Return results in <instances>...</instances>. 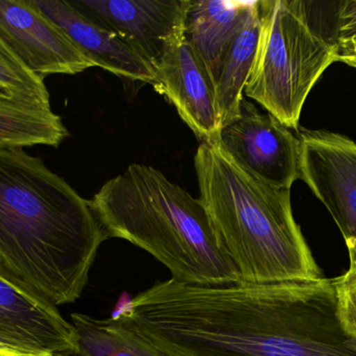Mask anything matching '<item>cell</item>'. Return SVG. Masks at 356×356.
Instances as JSON below:
<instances>
[{
    "instance_id": "obj_21",
    "label": "cell",
    "mask_w": 356,
    "mask_h": 356,
    "mask_svg": "<svg viewBox=\"0 0 356 356\" xmlns=\"http://www.w3.org/2000/svg\"><path fill=\"white\" fill-rule=\"evenodd\" d=\"M37 356H66L63 355H37Z\"/></svg>"
},
{
    "instance_id": "obj_16",
    "label": "cell",
    "mask_w": 356,
    "mask_h": 356,
    "mask_svg": "<svg viewBox=\"0 0 356 356\" xmlns=\"http://www.w3.org/2000/svg\"><path fill=\"white\" fill-rule=\"evenodd\" d=\"M309 31L334 54L336 62L356 68V0H298Z\"/></svg>"
},
{
    "instance_id": "obj_13",
    "label": "cell",
    "mask_w": 356,
    "mask_h": 356,
    "mask_svg": "<svg viewBox=\"0 0 356 356\" xmlns=\"http://www.w3.org/2000/svg\"><path fill=\"white\" fill-rule=\"evenodd\" d=\"M245 0H190L184 39L213 85L220 60L254 6Z\"/></svg>"
},
{
    "instance_id": "obj_7",
    "label": "cell",
    "mask_w": 356,
    "mask_h": 356,
    "mask_svg": "<svg viewBox=\"0 0 356 356\" xmlns=\"http://www.w3.org/2000/svg\"><path fill=\"white\" fill-rule=\"evenodd\" d=\"M300 179L323 203L356 265V144L328 131L301 130Z\"/></svg>"
},
{
    "instance_id": "obj_12",
    "label": "cell",
    "mask_w": 356,
    "mask_h": 356,
    "mask_svg": "<svg viewBox=\"0 0 356 356\" xmlns=\"http://www.w3.org/2000/svg\"><path fill=\"white\" fill-rule=\"evenodd\" d=\"M156 91L177 108L201 142L217 144L221 121L211 79L186 40L171 49L156 68Z\"/></svg>"
},
{
    "instance_id": "obj_8",
    "label": "cell",
    "mask_w": 356,
    "mask_h": 356,
    "mask_svg": "<svg viewBox=\"0 0 356 356\" xmlns=\"http://www.w3.org/2000/svg\"><path fill=\"white\" fill-rule=\"evenodd\" d=\"M73 6L124 38L154 68L184 40L190 0H76Z\"/></svg>"
},
{
    "instance_id": "obj_15",
    "label": "cell",
    "mask_w": 356,
    "mask_h": 356,
    "mask_svg": "<svg viewBox=\"0 0 356 356\" xmlns=\"http://www.w3.org/2000/svg\"><path fill=\"white\" fill-rule=\"evenodd\" d=\"M68 135L62 118L51 109L0 92V148H58Z\"/></svg>"
},
{
    "instance_id": "obj_5",
    "label": "cell",
    "mask_w": 356,
    "mask_h": 356,
    "mask_svg": "<svg viewBox=\"0 0 356 356\" xmlns=\"http://www.w3.org/2000/svg\"><path fill=\"white\" fill-rule=\"evenodd\" d=\"M259 41L244 96L298 131L312 88L336 62L332 50L305 23L298 0H259Z\"/></svg>"
},
{
    "instance_id": "obj_4",
    "label": "cell",
    "mask_w": 356,
    "mask_h": 356,
    "mask_svg": "<svg viewBox=\"0 0 356 356\" xmlns=\"http://www.w3.org/2000/svg\"><path fill=\"white\" fill-rule=\"evenodd\" d=\"M106 235L127 240L166 265L175 281H241L199 199L148 165L133 164L90 200Z\"/></svg>"
},
{
    "instance_id": "obj_19",
    "label": "cell",
    "mask_w": 356,
    "mask_h": 356,
    "mask_svg": "<svg viewBox=\"0 0 356 356\" xmlns=\"http://www.w3.org/2000/svg\"><path fill=\"white\" fill-rule=\"evenodd\" d=\"M332 280L341 323L345 332L356 343V265H349L343 275Z\"/></svg>"
},
{
    "instance_id": "obj_11",
    "label": "cell",
    "mask_w": 356,
    "mask_h": 356,
    "mask_svg": "<svg viewBox=\"0 0 356 356\" xmlns=\"http://www.w3.org/2000/svg\"><path fill=\"white\" fill-rule=\"evenodd\" d=\"M95 64L117 77L156 86V70L124 38L98 24L66 0H33Z\"/></svg>"
},
{
    "instance_id": "obj_6",
    "label": "cell",
    "mask_w": 356,
    "mask_h": 356,
    "mask_svg": "<svg viewBox=\"0 0 356 356\" xmlns=\"http://www.w3.org/2000/svg\"><path fill=\"white\" fill-rule=\"evenodd\" d=\"M218 144L241 169L274 187L291 189L300 179L298 136L245 98L238 116L221 127Z\"/></svg>"
},
{
    "instance_id": "obj_18",
    "label": "cell",
    "mask_w": 356,
    "mask_h": 356,
    "mask_svg": "<svg viewBox=\"0 0 356 356\" xmlns=\"http://www.w3.org/2000/svg\"><path fill=\"white\" fill-rule=\"evenodd\" d=\"M0 92L29 104L51 109L44 79L31 72L0 37Z\"/></svg>"
},
{
    "instance_id": "obj_3",
    "label": "cell",
    "mask_w": 356,
    "mask_h": 356,
    "mask_svg": "<svg viewBox=\"0 0 356 356\" xmlns=\"http://www.w3.org/2000/svg\"><path fill=\"white\" fill-rule=\"evenodd\" d=\"M199 200L241 281L276 284L323 277L295 221L291 189L241 169L218 144L195 155Z\"/></svg>"
},
{
    "instance_id": "obj_20",
    "label": "cell",
    "mask_w": 356,
    "mask_h": 356,
    "mask_svg": "<svg viewBox=\"0 0 356 356\" xmlns=\"http://www.w3.org/2000/svg\"><path fill=\"white\" fill-rule=\"evenodd\" d=\"M46 355L40 353L6 334L0 332V356H37Z\"/></svg>"
},
{
    "instance_id": "obj_14",
    "label": "cell",
    "mask_w": 356,
    "mask_h": 356,
    "mask_svg": "<svg viewBox=\"0 0 356 356\" xmlns=\"http://www.w3.org/2000/svg\"><path fill=\"white\" fill-rule=\"evenodd\" d=\"M261 17L255 0L246 21L220 60L213 77L216 106L222 127L238 116L244 89L254 60Z\"/></svg>"
},
{
    "instance_id": "obj_9",
    "label": "cell",
    "mask_w": 356,
    "mask_h": 356,
    "mask_svg": "<svg viewBox=\"0 0 356 356\" xmlns=\"http://www.w3.org/2000/svg\"><path fill=\"white\" fill-rule=\"evenodd\" d=\"M0 37L42 79L96 67L33 0H0Z\"/></svg>"
},
{
    "instance_id": "obj_2",
    "label": "cell",
    "mask_w": 356,
    "mask_h": 356,
    "mask_svg": "<svg viewBox=\"0 0 356 356\" xmlns=\"http://www.w3.org/2000/svg\"><path fill=\"white\" fill-rule=\"evenodd\" d=\"M90 201L23 148H0V269L54 307L83 294L108 240Z\"/></svg>"
},
{
    "instance_id": "obj_17",
    "label": "cell",
    "mask_w": 356,
    "mask_h": 356,
    "mask_svg": "<svg viewBox=\"0 0 356 356\" xmlns=\"http://www.w3.org/2000/svg\"><path fill=\"white\" fill-rule=\"evenodd\" d=\"M77 334L79 356H168L112 318L97 320L83 314L71 315Z\"/></svg>"
},
{
    "instance_id": "obj_1",
    "label": "cell",
    "mask_w": 356,
    "mask_h": 356,
    "mask_svg": "<svg viewBox=\"0 0 356 356\" xmlns=\"http://www.w3.org/2000/svg\"><path fill=\"white\" fill-rule=\"evenodd\" d=\"M113 320L168 356H356L332 279L156 282Z\"/></svg>"
},
{
    "instance_id": "obj_10",
    "label": "cell",
    "mask_w": 356,
    "mask_h": 356,
    "mask_svg": "<svg viewBox=\"0 0 356 356\" xmlns=\"http://www.w3.org/2000/svg\"><path fill=\"white\" fill-rule=\"evenodd\" d=\"M0 332L46 355H77V334L56 307L0 269Z\"/></svg>"
}]
</instances>
